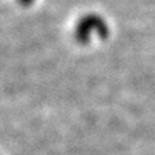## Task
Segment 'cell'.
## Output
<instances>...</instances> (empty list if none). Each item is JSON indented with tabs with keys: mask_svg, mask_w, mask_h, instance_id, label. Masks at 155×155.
I'll use <instances>...</instances> for the list:
<instances>
[{
	"mask_svg": "<svg viewBox=\"0 0 155 155\" xmlns=\"http://www.w3.org/2000/svg\"><path fill=\"white\" fill-rule=\"evenodd\" d=\"M106 28L98 19L85 18L76 27L75 38L79 44H88L92 35H97L98 38H104L106 35Z\"/></svg>",
	"mask_w": 155,
	"mask_h": 155,
	"instance_id": "obj_1",
	"label": "cell"
}]
</instances>
